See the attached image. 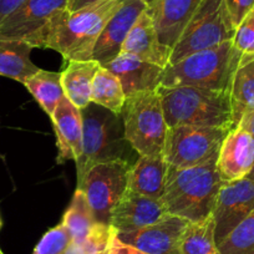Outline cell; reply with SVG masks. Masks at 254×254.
<instances>
[{
  "label": "cell",
  "instance_id": "obj_1",
  "mask_svg": "<svg viewBox=\"0 0 254 254\" xmlns=\"http://www.w3.org/2000/svg\"><path fill=\"white\" fill-rule=\"evenodd\" d=\"M214 157L187 168L168 166L162 202L168 214L188 222H201L212 216L219 190L223 186Z\"/></svg>",
  "mask_w": 254,
  "mask_h": 254
},
{
  "label": "cell",
  "instance_id": "obj_2",
  "mask_svg": "<svg viewBox=\"0 0 254 254\" xmlns=\"http://www.w3.org/2000/svg\"><path fill=\"white\" fill-rule=\"evenodd\" d=\"M125 0H102L76 11L64 10L46 31L44 48L60 54L65 61L91 60L105 25Z\"/></svg>",
  "mask_w": 254,
  "mask_h": 254
},
{
  "label": "cell",
  "instance_id": "obj_3",
  "mask_svg": "<svg viewBox=\"0 0 254 254\" xmlns=\"http://www.w3.org/2000/svg\"><path fill=\"white\" fill-rule=\"evenodd\" d=\"M168 127L190 125L233 128L229 91L196 86H158Z\"/></svg>",
  "mask_w": 254,
  "mask_h": 254
},
{
  "label": "cell",
  "instance_id": "obj_4",
  "mask_svg": "<svg viewBox=\"0 0 254 254\" xmlns=\"http://www.w3.org/2000/svg\"><path fill=\"white\" fill-rule=\"evenodd\" d=\"M233 40L186 56L163 70L161 86H196L229 91L241 63Z\"/></svg>",
  "mask_w": 254,
  "mask_h": 254
},
{
  "label": "cell",
  "instance_id": "obj_5",
  "mask_svg": "<svg viewBox=\"0 0 254 254\" xmlns=\"http://www.w3.org/2000/svg\"><path fill=\"white\" fill-rule=\"evenodd\" d=\"M82 116V153L76 161L77 185L94 166L102 162L126 160L128 142L125 138L121 115L90 102L80 110Z\"/></svg>",
  "mask_w": 254,
  "mask_h": 254
},
{
  "label": "cell",
  "instance_id": "obj_6",
  "mask_svg": "<svg viewBox=\"0 0 254 254\" xmlns=\"http://www.w3.org/2000/svg\"><path fill=\"white\" fill-rule=\"evenodd\" d=\"M121 117L125 138L138 155L163 153L168 126L157 90L126 97Z\"/></svg>",
  "mask_w": 254,
  "mask_h": 254
},
{
  "label": "cell",
  "instance_id": "obj_7",
  "mask_svg": "<svg viewBox=\"0 0 254 254\" xmlns=\"http://www.w3.org/2000/svg\"><path fill=\"white\" fill-rule=\"evenodd\" d=\"M236 30L224 0H202L201 5L173 46L168 65H173L197 51L233 40Z\"/></svg>",
  "mask_w": 254,
  "mask_h": 254
},
{
  "label": "cell",
  "instance_id": "obj_8",
  "mask_svg": "<svg viewBox=\"0 0 254 254\" xmlns=\"http://www.w3.org/2000/svg\"><path fill=\"white\" fill-rule=\"evenodd\" d=\"M231 130L181 125L168 127L163 156L170 167L187 168L218 157L219 148Z\"/></svg>",
  "mask_w": 254,
  "mask_h": 254
},
{
  "label": "cell",
  "instance_id": "obj_9",
  "mask_svg": "<svg viewBox=\"0 0 254 254\" xmlns=\"http://www.w3.org/2000/svg\"><path fill=\"white\" fill-rule=\"evenodd\" d=\"M131 165L127 160L102 162L87 172L76 188L84 190L97 223L110 226L114 207L127 190Z\"/></svg>",
  "mask_w": 254,
  "mask_h": 254
},
{
  "label": "cell",
  "instance_id": "obj_10",
  "mask_svg": "<svg viewBox=\"0 0 254 254\" xmlns=\"http://www.w3.org/2000/svg\"><path fill=\"white\" fill-rule=\"evenodd\" d=\"M67 8L69 0H25L0 24V38L23 40L43 49L49 25Z\"/></svg>",
  "mask_w": 254,
  "mask_h": 254
},
{
  "label": "cell",
  "instance_id": "obj_11",
  "mask_svg": "<svg viewBox=\"0 0 254 254\" xmlns=\"http://www.w3.org/2000/svg\"><path fill=\"white\" fill-rule=\"evenodd\" d=\"M253 211L254 180L247 177L224 182L212 212L217 246Z\"/></svg>",
  "mask_w": 254,
  "mask_h": 254
},
{
  "label": "cell",
  "instance_id": "obj_12",
  "mask_svg": "<svg viewBox=\"0 0 254 254\" xmlns=\"http://www.w3.org/2000/svg\"><path fill=\"white\" fill-rule=\"evenodd\" d=\"M190 222L168 214L152 226L132 232H115L117 238L147 254H180L183 232Z\"/></svg>",
  "mask_w": 254,
  "mask_h": 254
},
{
  "label": "cell",
  "instance_id": "obj_13",
  "mask_svg": "<svg viewBox=\"0 0 254 254\" xmlns=\"http://www.w3.org/2000/svg\"><path fill=\"white\" fill-rule=\"evenodd\" d=\"M167 216L162 199L126 190L112 209L110 226L115 232H132L158 223Z\"/></svg>",
  "mask_w": 254,
  "mask_h": 254
},
{
  "label": "cell",
  "instance_id": "obj_14",
  "mask_svg": "<svg viewBox=\"0 0 254 254\" xmlns=\"http://www.w3.org/2000/svg\"><path fill=\"white\" fill-rule=\"evenodd\" d=\"M147 9L143 0H125L105 25L92 51V60L101 66L114 60L122 50L125 40L141 14Z\"/></svg>",
  "mask_w": 254,
  "mask_h": 254
},
{
  "label": "cell",
  "instance_id": "obj_15",
  "mask_svg": "<svg viewBox=\"0 0 254 254\" xmlns=\"http://www.w3.org/2000/svg\"><path fill=\"white\" fill-rule=\"evenodd\" d=\"M254 167V136L241 126L232 128L222 142L217 170L224 182L248 177Z\"/></svg>",
  "mask_w": 254,
  "mask_h": 254
},
{
  "label": "cell",
  "instance_id": "obj_16",
  "mask_svg": "<svg viewBox=\"0 0 254 254\" xmlns=\"http://www.w3.org/2000/svg\"><path fill=\"white\" fill-rule=\"evenodd\" d=\"M202 0H156L147 6L161 43L172 51Z\"/></svg>",
  "mask_w": 254,
  "mask_h": 254
},
{
  "label": "cell",
  "instance_id": "obj_17",
  "mask_svg": "<svg viewBox=\"0 0 254 254\" xmlns=\"http://www.w3.org/2000/svg\"><path fill=\"white\" fill-rule=\"evenodd\" d=\"M104 67L116 75L126 97L140 92L156 91L161 85V77L165 70L158 65L143 61L137 56L124 51L104 65Z\"/></svg>",
  "mask_w": 254,
  "mask_h": 254
},
{
  "label": "cell",
  "instance_id": "obj_18",
  "mask_svg": "<svg viewBox=\"0 0 254 254\" xmlns=\"http://www.w3.org/2000/svg\"><path fill=\"white\" fill-rule=\"evenodd\" d=\"M51 121L56 133V162L64 163L69 160L76 162L82 153V116L80 109L64 96L56 106Z\"/></svg>",
  "mask_w": 254,
  "mask_h": 254
},
{
  "label": "cell",
  "instance_id": "obj_19",
  "mask_svg": "<svg viewBox=\"0 0 254 254\" xmlns=\"http://www.w3.org/2000/svg\"><path fill=\"white\" fill-rule=\"evenodd\" d=\"M121 51L132 54L141 60L155 64L163 69L167 67L171 56L170 49L166 48L158 39L147 9L141 14L131 29Z\"/></svg>",
  "mask_w": 254,
  "mask_h": 254
},
{
  "label": "cell",
  "instance_id": "obj_20",
  "mask_svg": "<svg viewBox=\"0 0 254 254\" xmlns=\"http://www.w3.org/2000/svg\"><path fill=\"white\" fill-rule=\"evenodd\" d=\"M168 165L163 153L140 156L131 166L127 181V190L161 199L167 180Z\"/></svg>",
  "mask_w": 254,
  "mask_h": 254
},
{
  "label": "cell",
  "instance_id": "obj_21",
  "mask_svg": "<svg viewBox=\"0 0 254 254\" xmlns=\"http://www.w3.org/2000/svg\"><path fill=\"white\" fill-rule=\"evenodd\" d=\"M96 60H72L61 72L64 94L77 109L82 110L91 102L92 82L100 69Z\"/></svg>",
  "mask_w": 254,
  "mask_h": 254
},
{
  "label": "cell",
  "instance_id": "obj_22",
  "mask_svg": "<svg viewBox=\"0 0 254 254\" xmlns=\"http://www.w3.org/2000/svg\"><path fill=\"white\" fill-rule=\"evenodd\" d=\"M33 49L23 40L0 38V76L25 84L40 70L30 59Z\"/></svg>",
  "mask_w": 254,
  "mask_h": 254
},
{
  "label": "cell",
  "instance_id": "obj_23",
  "mask_svg": "<svg viewBox=\"0 0 254 254\" xmlns=\"http://www.w3.org/2000/svg\"><path fill=\"white\" fill-rule=\"evenodd\" d=\"M61 224L70 233L72 243L79 246L86 244L101 226V223H97L95 219L86 194L80 188H76L75 190Z\"/></svg>",
  "mask_w": 254,
  "mask_h": 254
},
{
  "label": "cell",
  "instance_id": "obj_24",
  "mask_svg": "<svg viewBox=\"0 0 254 254\" xmlns=\"http://www.w3.org/2000/svg\"><path fill=\"white\" fill-rule=\"evenodd\" d=\"M233 128L254 111V59L239 65L229 89Z\"/></svg>",
  "mask_w": 254,
  "mask_h": 254
},
{
  "label": "cell",
  "instance_id": "obj_25",
  "mask_svg": "<svg viewBox=\"0 0 254 254\" xmlns=\"http://www.w3.org/2000/svg\"><path fill=\"white\" fill-rule=\"evenodd\" d=\"M24 86L50 119L60 100L65 96L61 85V72L40 69L24 84Z\"/></svg>",
  "mask_w": 254,
  "mask_h": 254
},
{
  "label": "cell",
  "instance_id": "obj_26",
  "mask_svg": "<svg viewBox=\"0 0 254 254\" xmlns=\"http://www.w3.org/2000/svg\"><path fill=\"white\" fill-rule=\"evenodd\" d=\"M125 101L126 95L116 75L106 67L100 66L92 82L91 102L114 114L121 115Z\"/></svg>",
  "mask_w": 254,
  "mask_h": 254
},
{
  "label": "cell",
  "instance_id": "obj_27",
  "mask_svg": "<svg viewBox=\"0 0 254 254\" xmlns=\"http://www.w3.org/2000/svg\"><path fill=\"white\" fill-rule=\"evenodd\" d=\"M180 254H221L214 238L213 217L188 223L181 239Z\"/></svg>",
  "mask_w": 254,
  "mask_h": 254
},
{
  "label": "cell",
  "instance_id": "obj_28",
  "mask_svg": "<svg viewBox=\"0 0 254 254\" xmlns=\"http://www.w3.org/2000/svg\"><path fill=\"white\" fill-rule=\"evenodd\" d=\"M217 247L221 254H254V211Z\"/></svg>",
  "mask_w": 254,
  "mask_h": 254
},
{
  "label": "cell",
  "instance_id": "obj_29",
  "mask_svg": "<svg viewBox=\"0 0 254 254\" xmlns=\"http://www.w3.org/2000/svg\"><path fill=\"white\" fill-rule=\"evenodd\" d=\"M71 243V237L63 224H58L46 232L34 248L33 254H65Z\"/></svg>",
  "mask_w": 254,
  "mask_h": 254
},
{
  "label": "cell",
  "instance_id": "obj_30",
  "mask_svg": "<svg viewBox=\"0 0 254 254\" xmlns=\"http://www.w3.org/2000/svg\"><path fill=\"white\" fill-rule=\"evenodd\" d=\"M233 44L236 50L242 56L241 63H239V65H242L254 53V8L237 26Z\"/></svg>",
  "mask_w": 254,
  "mask_h": 254
},
{
  "label": "cell",
  "instance_id": "obj_31",
  "mask_svg": "<svg viewBox=\"0 0 254 254\" xmlns=\"http://www.w3.org/2000/svg\"><path fill=\"white\" fill-rule=\"evenodd\" d=\"M224 3L236 28L246 18L247 14L254 8V0H224Z\"/></svg>",
  "mask_w": 254,
  "mask_h": 254
},
{
  "label": "cell",
  "instance_id": "obj_32",
  "mask_svg": "<svg viewBox=\"0 0 254 254\" xmlns=\"http://www.w3.org/2000/svg\"><path fill=\"white\" fill-rule=\"evenodd\" d=\"M107 254H147L141 252L140 249L135 248V247L130 246V244L124 243L117 238L116 233L112 234L111 239H110L109 248H107Z\"/></svg>",
  "mask_w": 254,
  "mask_h": 254
},
{
  "label": "cell",
  "instance_id": "obj_33",
  "mask_svg": "<svg viewBox=\"0 0 254 254\" xmlns=\"http://www.w3.org/2000/svg\"><path fill=\"white\" fill-rule=\"evenodd\" d=\"M25 0H0V24L14 13Z\"/></svg>",
  "mask_w": 254,
  "mask_h": 254
},
{
  "label": "cell",
  "instance_id": "obj_34",
  "mask_svg": "<svg viewBox=\"0 0 254 254\" xmlns=\"http://www.w3.org/2000/svg\"><path fill=\"white\" fill-rule=\"evenodd\" d=\"M102 0H69V11H76L80 10L82 8H86V6L92 5V4H96Z\"/></svg>",
  "mask_w": 254,
  "mask_h": 254
},
{
  "label": "cell",
  "instance_id": "obj_35",
  "mask_svg": "<svg viewBox=\"0 0 254 254\" xmlns=\"http://www.w3.org/2000/svg\"><path fill=\"white\" fill-rule=\"evenodd\" d=\"M238 126L246 128L247 131H249V132L254 136V111L252 112V114L247 115V116L242 120L241 124H239Z\"/></svg>",
  "mask_w": 254,
  "mask_h": 254
},
{
  "label": "cell",
  "instance_id": "obj_36",
  "mask_svg": "<svg viewBox=\"0 0 254 254\" xmlns=\"http://www.w3.org/2000/svg\"><path fill=\"white\" fill-rule=\"evenodd\" d=\"M143 1H145L146 4H147V6L148 5H151V4H153L156 1V0H143Z\"/></svg>",
  "mask_w": 254,
  "mask_h": 254
},
{
  "label": "cell",
  "instance_id": "obj_37",
  "mask_svg": "<svg viewBox=\"0 0 254 254\" xmlns=\"http://www.w3.org/2000/svg\"><path fill=\"white\" fill-rule=\"evenodd\" d=\"M248 178H251V180H254V167H253V170H252V172L248 175Z\"/></svg>",
  "mask_w": 254,
  "mask_h": 254
},
{
  "label": "cell",
  "instance_id": "obj_38",
  "mask_svg": "<svg viewBox=\"0 0 254 254\" xmlns=\"http://www.w3.org/2000/svg\"><path fill=\"white\" fill-rule=\"evenodd\" d=\"M253 59H254V53H253V54H252V55H251V56H249V59H248V60H247V61H246V63H249V61H251V60H253ZM246 63H243V64H246ZM243 64H242V65H243Z\"/></svg>",
  "mask_w": 254,
  "mask_h": 254
},
{
  "label": "cell",
  "instance_id": "obj_39",
  "mask_svg": "<svg viewBox=\"0 0 254 254\" xmlns=\"http://www.w3.org/2000/svg\"><path fill=\"white\" fill-rule=\"evenodd\" d=\"M97 254H107V249H106V251H104V252H100V253H97Z\"/></svg>",
  "mask_w": 254,
  "mask_h": 254
},
{
  "label": "cell",
  "instance_id": "obj_40",
  "mask_svg": "<svg viewBox=\"0 0 254 254\" xmlns=\"http://www.w3.org/2000/svg\"><path fill=\"white\" fill-rule=\"evenodd\" d=\"M1 227H3V222H1V218H0V229H1Z\"/></svg>",
  "mask_w": 254,
  "mask_h": 254
},
{
  "label": "cell",
  "instance_id": "obj_41",
  "mask_svg": "<svg viewBox=\"0 0 254 254\" xmlns=\"http://www.w3.org/2000/svg\"><path fill=\"white\" fill-rule=\"evenodd\" d=\"M0 254H4V253H3V252H1V249H0Z\"/></svg>",
  "mask_w": 254,
  "mask_h": 254
}]
</instances>
